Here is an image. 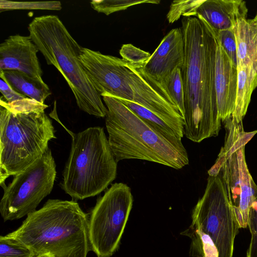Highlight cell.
I'll return each mask as SVG.
<instances>
[{"mask_svg": "<svg viewBox=\"0 0 257 257\" xmlns=\"http://www.w3.org/2000/svg\"><path fill=\"white\" fill-rule=\"evenodd\" d=\"M184 135L200 143L221 128L215 87L216 36L200 16L183 17Z\"/></svg>", "mask_w": 257, "mask_h": 257, "instance_id": "6da1fadb", "label": "cell"}, {"mask_svg": "<svg viewBox=\"0 0 257 257\" xmlns=\"http://www.w3.org/2000/svg\"><path fill=\"white\" fill-rule=\"evenodd\" d=\"M88 225V215L75 200L49 199L6 235L36 255L50 252L55 257H87L91 250Z\"/></svg>", "mask_w": 257, "mask_h": 257, "instance_id": "7a4b0ae2", "label": "cell"}, {"mask_svg": "<svg viewBox=\"0 0 257 257\" xmlns=\"http://www.w3.org/2000/svg\"><path fill=\"white\" fill-rule=\"evenodd\" d=\"M48 106L27 97L11 103L0 99V185L42 157L55 139Z\"/></svg>", "mask_w": 257, "mask_h": 257, "instance_id": "3957f363", "label": "cell"}, {"mask_svg": "<svg viewBox=\"0 0 257 257\" xmlns=\"http://www.w3.org/2000/svg\"><path fill=\"white\" fill-rule=\"evenodd\" d=\"M81 64L97 92L136 103L169 123L182 139L184 117L136 68L134 64L115 56L83 48Z\"/></svg>", "mask_w": 257, "mask_h": 257, "instance_id": "277c9868", "label": "cell"}, {"mask_svg": "<svg viewBox=\"0 0 257 257\" xmlns=\"http://www.w3.org/2000/svg\"><path fill=\"white\" fill-rule=\"evenodd\" d=\"M108 111L105 124L116 162L138 159L180 169L189 164L182 141L167 137L140 118L117 98L101 95Z\"/></svg>", "mask_w": 257, "mask_h": 257, "instance_id": "5b68a950", "label": "cell"}, {"mask_svg": "<svg viewBox=\"0 0 257 257\" xmlns=\"http://www.w3.org/2000/svg\"><path fill=\"white\" fill-rule=\"evenodd\" d=\"M28 28L29 36L47 64L54 66L66 81L79 109L96 117L106 116L107 108L80 61L83 47L59 17L55 15L36 17Z\"/></svg>", "mask_w": 257, "mask_h": 257, "instance_id": "8992f818", "label": "cell"}, {"mask_svg": "<svg viewBox=\"0 0 257 257\" xmlns=\"http://www.w3.org/2000/svg\"><path fill=\"white\" fill-rule=\"evenodd\" d=\"M63 174L61 187L74 200L94 196L115 179L117 162L103 127H90L75 134Z\"/></svg>", "mask_w": 257, "mask_h": 257, "instance_id": "52a82bcc", "label": "cell"}, {"mask_svg": "<svg viewBox=\"0 0 257 257\" xmlns=\"http://www.w3.org/2000/svg\"><path fill=\"white\" fill-rule=\"evenodd\" d=\"M191 226L207 235L219 257H232L239 229L232 207L227 163L215 176H209L202 197L192 212Z\"/></svg>", "mask_w": 257, "mask_h": 257, "instance_id": "ba28073f", "label": "cell"}, {"mask_svg": "<svg viewBox=\"0 0 257 257\" xmlns=\"http://www.w3.org/2000/svg\"><path fill=\"white\" fill-rule=\"evenodd\" d=\"M131 189L115 183L99 197L89 217L91 250L97 257H110L117 249L133 203Z\"/></svg>", "mask_w": 257, "mask_h": 257, "instance_id": "9c48e42d", "label": "cell"}, {"mask_svg": "<svg viewBox=\"0 0 257 257\" xmlns=\"http://www.w3.org/2000/svg\"><path fill=\"white\" fill-rule=\"evenodd\" d=\"M56 166L48 148L39 158L15 176L4 189L0 213L4 221L19 219L36 210L51 192L56 176Z\"/></svg>", "mask_w": 257, "mask_h": 257, "instance_id": "30bf717a", "label": "cell"}, {"mask_svg": "<svg viewBox=\"0 0 257 257\" xmlns=\"http://www.w3.org/2000/svg\"><path fill=\"white\" fill-rule=\"evenodd\" d=\"M184 60V44L181 28L171 30L144 64H134L136 68L171 103L164 87L166 77L176 68H182ZM176 106V105H175Z\"/></svg>", "mask_w": 257, "mask_h": 257, "instance_id": "8fae6325", "label": "cell"}, {"mask_svg": "<svg viewBox=\"0 0 257 257\" xmlns=\"http://www.w3.org/2000/svg\"><path fill=\"white\" fill-rule=\"evenodd\" d=\"M39 51L29 36H10L0 45V70L18 71L42 79Z\"/></svg>", "mask_w": 257, "mask_h": 257, "instance_id": "7c38bea8", "label": "cell"}, {"mask_svg": "<svg viewBox=\"0 0 257 257\" xmlns=\"http://www.w3.org/2000/svg\"><path fill=\"white\" fill-rule=\"evenodd\" d=\"M215 36V87L219 117L224 122L232 116L234 110L237 69L222 47L216 34Z\"/></svg>", "mask_w": 257, "mask_h": 257, "instance_id": "4fadbf2b", "label": "cell"}, {"mask_svg": "<svg viewBox=\"0 0 257 257\" xmlns=\"http://www.w3.org/2000/svg\"><path fill=\"white\" fill-rule=\"evenodd\" d=\"M247 14L245 2L242 0H204L196 17H201L213 29L219 31L233 29L239 19H246Z\"/></svg>", "mask_w": 257, "mask_h": 257, "instance_id": "5bb4252c", "label": "cell"}, {"mask_svg": "<svg viewBox=\"0 0 257 257\" xmlns=\"http://www.w3.org/2000/svg\"><path fill=\"white\" fill-rule=\"evenodd\" d=\"M237 46V68L253 66L257 70V30L246 19L233 28Z\"/></svg>", "mask_w": 257, "mask_h": 257, "instance_id": "9a60e30c", "label": "cell"}, {"mask_svg": "<svg viewBox=\"0 0 257 257\" xmlns=\"http://www.w3.org/2000/svg\"><path fill=\"white\" fill-rule=\"evenodd\" d=\"M0 77L17 92L41 103H44L51 94L49 86L43 79L31 77L22 72L0 70Z\"/></svg>", "mask_w": 257, "mask_h": 257, "instance_id": "2e32d148", "label": "cell"}, {"mask_svg": "<svg viewBox=\"0 0 257 257\" xmlns=\"http://www.w3.org/2000/svg\"><path fill=\"white\" fill-rule=\"evenodd\" d=\"M237 83L234 112L232 117L242 122L250 101L251 94L255 89L254 82L257 70L253 66L237 68Z\"/></svg>", "mask_w": 257, "mask_h": 257, "instance_id": "e0dca14e", "label": "cell"}, {"mask_svg": "<svg viewBox=\"0 0 257 257\" xmlns=\"http://www.w3.org/2000/svg\"><path fill=\"white\" fill-rule=\"evenodd\" d=\"M191 240L190 254L193 257H219L218 250L210 238L200 229L190 226L180 233Z\"/></svg>", "mask_w": 257, "mask_h": 257, "instance_id": "ac0fdd59", "label": "cell"}, {"mask_svg": "<svg viewBox=\"0 0 257 257\" xmlns=\"http://www.w3.org/2000/svg\"><path fill=\"white\" fill-rule=\"evenodd\" d=\"M117 99L157 131L169 138L181 140L175 131L169 123L150 110L136 103L120 98Z\"/></svg>", "mask_w": 257, "mask_h": 257, "instance_id": "d6986e66", "label": "cell"}, {"mask_svg": "<svg viewBox=\"0 0 257 257\" xmlns=\"http://www.w3.org/2000/svg\"><path fill=\"white\" fill-rule=\"evenodd\" d=\"M164 87L181 114H184V94L181 69H175L165 79Z\"/></svg>", "mask_w": 257, "mask_h": 257, "instance_id": "ffe728a7", "label": "cell"}, {"mask_svg": "<svg viewBox=\"0 0 257 257\" xmlns=\"http://www.w3.org/2000/svg\"><path fill=\"white\" fill-rule=\"evenodd\" d=\"M160 1L157 0H93L90 2L92 8L98 13L108 16L128 8L140 4H159Z\"/></svg>", "mask_w": 257, "mask_h": 257, "instance_id": "44dd1931", "label": "cell"}, {"mask_svg": "<svg viewBox=\"0 0 257 257\" xmlns=\"http://www.w3.org/2000/svg\"><path fill=\"white\" fill-rule=\"evenodd\" d=\"M204 0L174 1L171 6L167 18L168 22L172 24L179 18L196 17L198 8Z\"/></svg>", "mask_w": 257, "mask_h": 257, "instance_id": "7402d4cb", "label": "cell"}, {"mask_svg": "<svg viewBox=\"0 0 257 257\" xmlns=\"http://www.w3.org/2000/svg\"><path fill=\"white\" fill-rule=\"evenodd\" d=\"M61 3L59 1L51 2H15L1 0L0 11L13 10H60Z\"/></svg>", "mask_w": 257, "mask_h": 257, "instance_id": "603a6c76", "label": "cell"}, {"mask_svg": "<svg viewBox=\"0 0 257 257\" xmlns=\"http://www.w3.org/2000/svg\"><path fill=\"white\" fill-rule=\"evenodd\" d=\"M36 254L29 247L18 241L8 237L0 236V257H35Z\"/></svg>", "mask_w": 257, "mask_h": 257, "instance_id": "cb8c5ba5", "label": "cell"}, {"mask_svg": "<svg viewBox=\"0 0 257 257\" xmlns=\"http://www.w3.org/2000/svg\"><path fill=\"white\" fill-rule=\"evenodd\" d=\"M213 30L222 47L232 63L237 67V46L233 29Z\"/></svg>", "mask_w": 257, "mask_h": 257, "instance_id": "d4e9b609", "label": "cell"}, {"mask_svg": "<svg viewBox=\"0 0 257 257\" xmlns=\"http://www.w3.org/2000/svg\"><path fill=\"white\" fill-rule=\"evenodd\" d=\"M119 54L122 59L136 64H144L151 56L149 52L131 44H123L119 50Z\"/></svg>", "mask_w": 257, "mask_h": 257, "instance_id": "484cf974", "label": "cell"}, {"mask_svg": "<svg viewBox=\"0 0 257 257\" xmlns=\"http://www.w3.org/2000/svg\"><path fill=\"white\" fill-rule=\"evenodd\" d=\"M248 226L251 234V239L246 257H257V197L249 210Z\"/></svg>", "mask_w": 257, "mask_h": 257, "instance_id": "4316f807", "label": "cell"}, {"mask_svg": "<svg viewBox=\"0 0 257 257\" xmlns=\"http://www.w3.org/2000/svg\"><path fill=\"white\" fill-rule=\"evenodd\" d=\"M0 90L4 99L8 103L22 100L27 97L24 96L13 89L5 80L1 79Z\"/></svg>", "mask_w": 257, "mask_h": 257, "instance_id": "83f0119b", "label": "cell"}, {"mask_svg": "<svg viewBox=\"0 0 257 257\" xmlns=\"http://www.w3.org/2000/svg\"><path fill=\"white\" fill-rule=\"evenodd\" d=\"M35 257H55V256L50 252H46L37 255Z\"/></svg>", "mask_w": 257, "mask_h": 257, "instance_id": "f1b7e54d", "label": "cell"}, {"mask_svg": "<svg viewBox=\"0 0 257 257\" xmlns=\"http://www.w3.org/2000/svg\"><path fill=\"white\" fill-rule=\"evenodd\" d=\"M249 20L250 22L252 24V25L257 30V14L253 19Z\"/></svg>", "mask_w": 257, "mask_h": 257, "instance_id": "f546056e", "label": "cell"}, {"mask_svg": "<svg viewBox=\"0 0 257 257\" xmlns=\"http://www.w3.org/2000/svg\"><path fill=\"white\" fill-rule=\"evenodd\" d=\"M254 85L255 88H256L257 87V75L256 76L254 82Z\"/></svg>", "mask_w": 257, "mask_h": 257, "instance_id": "4dcf8cb0", "label": "cell"}]
</instances>
